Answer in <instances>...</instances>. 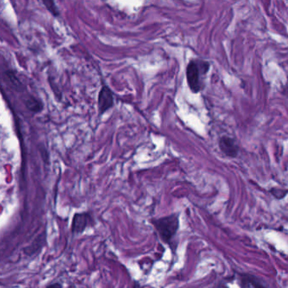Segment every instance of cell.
Masks as SVG:
<instances>
[{"instance_id":"12","label":"cell","mask_w":288,"mask_h":288,"mask_svg":"<svg viewBox=\"0 0 288 288\" xmlns=\"http://www.w3.org/2000/svg\"><path fill=\"white\" fill-rule=\"evenodd\" d=\"M45 288H63V285L60 282L51 283Z\"/></svg>"},{"instance_id":"7","label":"cell","mask_w":288,"mask_h":288,"mask_svg":"<svg viewBox=\"0 0 288 288\" xmlns=\"http://www.w3.org/2000/svg\"><path fill=\"white\" fill-rule=\"evenodd\" d=\"M24 103L26 105L27 109L34 113L40 112L43 109V103L42 101L34 97V96H29L25 100Z\"/></svg>"},{"instance_id":"6","label":"cell","mask_w":288,"mask_h":288,"mask_svg":"<svg viewBox=\"0 0 288 288\" xmlns=\"http://www.w3.org/2000/svg\"><path fill=\"white\" fill-rule=\"evenodd\" d=\"M219 147L229 157H236L239 154V146L237 145L235 140L229 136H222L219 140Z\"/></svg>"},{"instance_id":"13","label":"cell","mask_w":288,"mask_h":288,"mask_svg":"<svg viewBox=\"0 0 288 288\" xmlns=\"http://www.w3.org/2000/svg\"><path fill=\"white\" fill-rule=\"evenodd\" d=\"M133 288H144L142 285H140V283L138 281V280H135L134 281V285H133Z\"/></svg>"},{"instance_id":"8","label":"cell","mask_w":288,"mask_h":288,"mask_svg":"<svg viewBox=\"0 0 288 288\" xmlns=\"http://www.w3.org/2000/svg\"><path fill=\"white\" fill-rule=\"evenodd\" d=\"M6 78H8L9 82H10L11 86H12V88L15 91H18V92H22V91L26 90L23 84L19 80L18 77L16 76L14 71H12V70L6 71Z\"/></svg>"},{"instance_id":"9","label":"cell","mask_w":288,"mask_h":288,"mask_svg":"<svg viewBox=\"0 0 288 288\" xmlns=\"http://www.w3.org/2000/svg\"><path fill=\"white\" fill-rule=\"evenodd\" d=\"M42 4L46 6L47 11H49L50 13L52 14V16H54V17L60 16V11H59V9H57L54 1L44 0V1H42Z\"/></svg>"},{"instance_id":"4","label":"cell","mask_w":288,"mask_h":288,"mask_svg":"<svg viewBox=\"0 0 288 288\" xmlns=\"http://www.w3.org/2000/svg\"><path fill=\"white\" fill-rule=\"evenodd\" d=\"M114 105V96L112 90L107 86H102L100 89L97 99L99 115H102L112 108Z\"/></svg>"},{"instance_id":"1","label":"cell","mask_w":288,"mask_h":288,"mask_svg":"<svg viewBox=\"0 0 288 288\" xmlns=\"http://www.w3.org/2000/svg\"><path fill=\"white\" fill-rule=\"evenodd\" d=\"M151 223L164 244L172 248L174 238L179 230V215L172 213L160 218L151 219Z\"/></svg>"},{"instance_id":"2","label":"cell","mask_w":288,"mask_h":288,"mask_svg":"<svg viewBox=\"0 0 288 288\" xmlns=\"http://www.w3.org/2000/svg\"><path fill=\"white\" fill-rule=\"evenodd\" d=\"M210 70L207 61L200 60H190L186 68V78L190 90L198 93L204 87V80Z\"/></svg>"},{"instance_id":"3","label":"cell","mask_w":288,"mask_h":288,"mask_svg":"<svg viewBox=\"0 0 288 288\" xmlns=\"http://www.w3.org/2000/svg\"><path fill=\"white\" fill-rule=\"evenodd\" d=\"M96 224L94 215L91 211L76 212L73 215L71 221V232L74 235L83 234L88 227H91Z\"/></svg>"},{"instance_id":"5","label":"cell","mask_w":288,"mask_h":288,"mask_svg":"<svg viewBox=\"0 0 288 288\" xmlns=\"http://www.w3.org/2000/svg\"><path fill=\"white\" fill-rule=\"evenodd\" d=\"M46 244H47V234L44 231L34 239L30 245L26 246L23 249L24 253L29 257H33L34 255H38L40 251H42Z\"/></svg>"},{"instance_id":"11","label":"cell","mask_w":288,"mask_h":288,"mask_svg":"<svg viewBox=\"0 0 288 288\" xmlns=\"http://www.w3.org/2000/svg\"><path fill=\"white\" fill-rule=\"evenodd\" d=\"M287 190H280V189H272L270 190V193L272 194L275 198L281 199L287 194Z\"/></svg>"},{"instance_id":"10","label":"cell","mask_w":288,"mask_h":288,"mask_svg":"<svg viewBox=\"0 0 288 288\" xmlns=\"http://www.w3.org/2000/svg\"><path fill=\"white\" fill-rule=\"evenodd\" d=\"M244 280L248 281L254 288H265L261 283L255 280V278L249 277V276L247 275V276H245V278H244Z\"/></svg>"}]
</instances>
